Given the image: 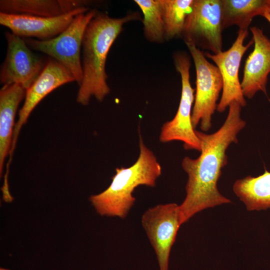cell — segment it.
Returning <instances> with one entry per match:
<instances>
[{
	"instance_id": "obj_1",
	"label": "cell",
	"mask_w": 270,
	"mask_h": 270,
	"mask_svg": "<svg viewBox=\"0 0 270 270\" xmlns=\"http://www.w3.org/2000/svg\"><path fill=\"white\" fill-rule=\"evenodd\" d=\"M228 107L226 120L217 131L206 134L196 130L201 142L200 156L182 160V166L188 179L185 198L179 206L182 224L202 210L231 202L220 192L217 184L228 163L226 151L230 144L238 143V134L246 122L241 118L242 106L238 102L234 101Z\"/></svg>"
},
{
	"instance_id": "obj_2",
	"label": "cell",
	"mask_w": 270,
	"mask_h": 270,
	"mask_svg": "<svg viewBox=\"0 0 270 270\" xmlns=\"http://www.w3.org/2000/svg\"><path fill=\"white\" fill-rule=\"evenodd\" d=\"M140 18L138 12L112 18L97 11L90 21L82 40V78L76 96L78 104L86 106L92 97L102 102L109 94L110 90L106 70L109 50L122 31L124 24Z\"/></svg>"
},
{
	"instance_id": "obj_3",
	"label": "cell",
	"mask_w": 270,
	"mask_h": 270,
	"mask_svg": "<svg viewBox=\"0 0 270 270\" xmlns=\"http://www.w3.org/2000/svg\"><path fill=\"white\" fill-rule=\"evenodd\" d=\"M140 154L136 161L128 168H117L108 187L89 200L102 216L124 218L135 202L132 195L140 185L154 187L162 174V168L153 152L144 144L140 135Z\"/></svg>"
},
{
	"instance_id": "obj_4",
	"label": "cell",
	"mask_w": 270,
	"mask_h": 270,
	"mask_svg": "<svg viewBox=\"0 0 270 270\" xmlns=\"http://www.w3.org/2000/svg\"><path fill=\"white\" fill-rule=\"evenodd\" d=\"M94 9L77 15L56 37L46 40L22 38L32 50L48 55L66 68L80 85L82 78L81 52L86 28L97 12Z\"/></svg>"
},
{
	"instance_id": "obj_5",
	"label": "cell",
	"mask_w": 270,
	"mask_h": 270,
	"mask_svg": "<svg viewBox=\"0 0 270 270\" xmlns=\"http://www.w3.org/2000/svg\"><path fill=\"white\" fill-rule=\"evenodd\" d=\"M174 58L176 70L181 77L180 100L174 118L163 124L159 139L162 143L180 140L184 142L186 150L200 152V140L192 121L194 90L192 88L190 80V59L186 54L181 52L176 53Z\"/></svg>"
},
{
	"instance_id": "obj_6",
	"label": "cell",
	"mask_w": 270,
	"mask_h": 270,
	"mask_svg": "<svg viewBox=\"0 0 270 270\" xmlns=\"http://www.w3.org/2000/svg\"><path fill=\"white\" fill-rule=\"evenodd\" d=\"M193 59L196 72V89L192 121L194 128L200 124L202 131L212 127V116L217 108V100L222 80L218 68L210 63L202 50L191 43H186Z\"/></svg>"
},
{
	"instance_id": "obj_7",
	"label": "cell",
	"mask_w": 270,
	"mask_h": 270,
	"mask_svg": "<svg viewBox=\"0 0 270 270\" xmlns=\"http://www.w3.org/2000/svg\"><path fill=\"white\" fill-rule=\"evenodd\" d=\"M221 0H194L182 34L186 43L213 54L222 52Z\"/></svg>"
},
{
	"instance_id": "obj_8",
	"label": "cell",
	"mask_w": 270,
	"mask_h": 270,
	"mask_svg": "<svg viewBox=\"0 0 270 270\" xmlns=\"http://www.w3.org/2000/svg\"><path fill=\"white\" fill-rule=\"evenodd\" d=\"M141 222L156 252L160 270H168L171 248L182 225L179 206L168 203L150 208Z\"/></svg>"
},
{
	"instance_id": "obj_9",
	"label": "cell",
	"mask_w": 270,
	"mask_h": 270,
	"mask_svg": "<svg viewBox=\"0 0 270 270\" xmlns=\"http://www.w3.org/2000/svg\"><path fill=\"white\" fill-rule=\"evenodd\" d=\"M7 42L5 59L0 70V82L17 84L26 90L42 72L46 60L34 54L24 38L11 32L4 34Z\"/></svg>"
},
{
	"instance_id": "obj_10",
	"label": "cell",
	"mask_w": 270,
	"mask_h": 270,
	"mask_svg": "<svg viewBox=\"0 0 270 270\" xmlns=\"http://www.w3.org/2000/svg\"><path fill=\"white\" fill-rule=\"evenodd\" d=\"M248 35V30H240L236 40L227 50L218 54L204 53L206 57L214 62L222 78V92L216 108L220 112H224L234 101L238 102L242 107L246 105L239 80L238 72L242 56L254 44L252 38L248 44H244Z\"/></svg>"
},
{
	"instance_id": "obj_11",
	"label": "cell",
	"mask_w": 270,
	"mask_h": 270,
	"mask_svg": "<svg viewBox=\"0 0 270 270\" xmlns=\"http://www.w3.org/2000/svg\"><path fill=\"white\" fill-rule=\"evenodd\" d=\"M72 82H75V80L66 68L55 60L51 58H47L42 72L26 90L24 103L18 112V120L14 130L9 162H11L20 130L34 109L52 90Z\"/></svg>"
},
{
	"instance_id": "obj_12",
	"label": "cell",
	"mask_w": 270,
	"mask_h": 270,
	"mask_svg": "<svg viewBox=\"0 0 270 270\" xmlns=\"http://www.w3.org/2000/svg\"><path fill=\"white\" fill-rule=\"evenodd\" d=\"M89 10L88 8H82L55 17L0 12V24L20 37L46 40L56 37L64 31L77 15Z\"/></svg>"
},
{
	"instance_id": "obj_13",
	"label": "cell",
	"mask_w": 270,
	"mask_h": 270,
	"mask_svg": "<svg viewBox=\"0 0 270 270\" xmlns=\"http://www.w3.org/2000/svg\"><path fill=\"white\" fill-rule=\"evenodd\" d=\"M254 48L246 60L240 82L244 96L252 98L261 91L266 94V84L270 73V39L256 26L250 28Z\"/></svg>"
},
{
	"instance_id": "obj_14",
	"label": "cell",
	"mask_w": 270,
	"mask_h": 270,
	"mask_svg": "<svg viewBox=\"0 0 270 270\" xmlns=\"http://www.w3.org/2000/svg\"><path fill=\"white\" fill-rule=\"evenodd\" d=\"M26 92V90L17 84L4 85L0 90V177L5 160L10 152L17 110Z\"/></svg>"
},
{
	"instance_id": "obj_15",
	"label": "cell",
	"mask_w": 270,
	"mask_h": 270,
	"mask_svg": "<svg viewBox=\"0 0 270 270\" xmlns=\"http://www.w3.org/2000/svg\"><path fill=\"white\" fill-rule=\"evenodd\" d=\"M233 191L249 211L270 208V172L266 170L258 176L238 180Z\"/></svg>"
},
{
	"instance_id": "obj_16",
	"label": "cell",
	"mask_w": 270,
	"mask_h": 270,
	"mask_svg": "<svg viewBox=\"0 0 270 270\" xmlns=\"http://www.w3.org/2000/svg\"><path fill=\"white\" fill-rule=\"evenodd\" d=\"M223 29L236 25L248 30L254 17L268 12V0H221Z\"/></svg>"
},
{
	"instance_id": "obj_17",
	"label": "cell",
	"mask_w": 270,
	"mask_h": 270,
	"mask_svg": "<svg viewBox=\"0 0 270 270\" xmlns=\"http://www.w3.org/2000/svg\"><path fill=\"white\" fill-rule=\"evenodd\" d=\"M0 12L41 17L66 14L60 0H0Z\"/></svg>"
},
{
	"instance_id": "obj_18",
	"label": "cell",
	"mask_w": 270,
	"mask_h": 270,
	"mask_svg": "<svg viewBox=\"0 0 270 270\" xmlns=\"http://www.w3.org/2000/svg\"><path fill=\"white\" fill-rule=\"evenodd\" d=\"M194 0H160L164 26L165 39L181 36Z\"/></svg>"
},
{
	"instance_id": "obj_19",
	"label": "cell",
	"mask_w": 270,
	"mask_h": 270,
	"mask_svg": "<svg viewBox=\"0 0 270 270\" xmlns=\"http://www.w3.org/2000/svg\"><path fill=\"white\" fill-rule=\"evenodd\" d=\"M141 10L144 32L150 42L160 43L165 40L164 26L160 0H134Z\"/></svg>"
},
{
	"instance_id": "obj_20",
	"label": "cell",
	"mask_w": 270,
	"mask_h": 270,
	"mask_svg": "<svg viewBox=\"0 0 270 270\" xmlns=\"http://www.w3.org/2000/svg\"><path fill=\"white\" fill-rule=\"evenodd\" d=\"M270 24V14L266 12L262 16Z\"/></svg>"
},
{
	"instance_id": "obj_21",
	"label": "cell",
	"mask_w": 270,
	"mask_h": 270,
	"mask_svg": "<svg viewBox=\"0 0 270 270\" xmlns=\"http://www.w3.org/2000/svg\"><path fill=\"white\" fill-rule=\"evenodd\" d=\"M268 12L270 14V0H268Z\"/></svg>"
},
{
	"instance_id": "obj_22",
	"label": "cell",
	"mask_w": 270,
	"mask_h": 270,
	"mask_svg": "<svg viewBox=\"0 0 270 270\" xmlns=\"http://www.w3.org/2000/svg\"><path fill=\"white\" fill-rule=\"evenodd\" d=\"M0 270H10L9 269H8V268H0Z\"/></svg>"
}]
</instances>
